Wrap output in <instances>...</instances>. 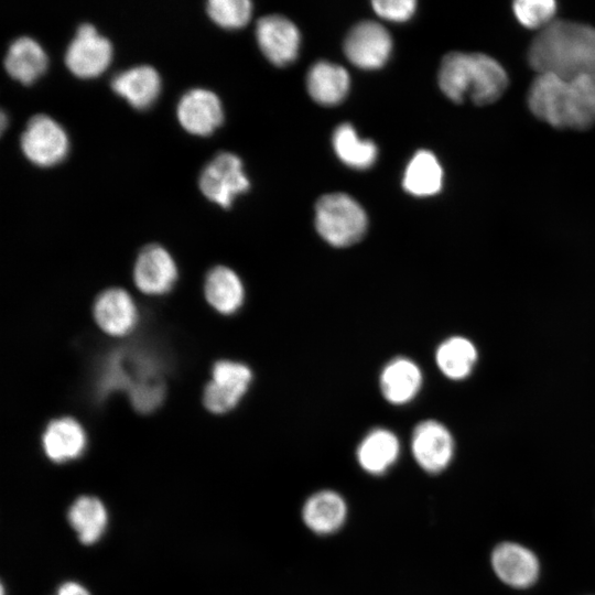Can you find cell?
Wrapping results in <instances>:
<instances>
[{"mask_svg": "<svg viewBox=\"0 0 595 595\" xmlns=\"http://www.w3.org/2000/svg\"><path fill=\"white\" fill-rule=\"evenodd\" d=\"M212 378L204 389L203 402L209 412L223 414L238 404L251 382L252 374L245 364L219 360L213 366Z\"/></svg>", "mask_w": 595, "mask_h": 595, "instance_id": "cell-7", "label": "cell"}, {"mask_svg": "<svg viewBox=\"0 0 595 595\" xmlns=\"http://www.w3.org/2000/svg\"><path fill=\"white\" fill-rule=\"evenodd\" d=\"M391 47L390 34L374 21L356 24L344 42L347 58L357 67L365 69L381 67L389 58Z\"/></svg>", "mask_w": 595, "mask_h": 595, "instance_id": "cell-11", "label": "cell"}, {"mask_svg": "<svg viewBox=\"0 0 595 595\" xmlns=\"http://www.w3.org/2000/svg\"><path fill=\"white\" fill-rule=\"evenodd\" d=\"M306 85L309 94L316 102L334 106L346 97L349 75L342 66L321 61L309 71Z\"/></svg>", "mask_w": 595, "mask_h": 595, "instance_id": "cell-23", "label": "cell"}, {"mask_svg": "<svg viewBox=\"0 0 595 595\" xmlns=\"http://www.w3.org/2000/svg\"><path fill=\"white\" fill-rule=\"evenodd\" d=\"M399 453L398 437L386 429H375L359 443L356 457L365 472L382 475L396 463Z\"/></svg>", "mask_w": 595, "mask_h": 595, "instance_id": "cell-21", "label": "cell"}, {"mask_svg": "<svg viewBox=\"0 0 595 595\" xmlns=\"http://www.w3.org/2000/svg\"><path fill=\"white\" fill-rule=\"evenodd\" d=\"M439 85L455 102L469 99L476 105H487L502 95L508 76L501 65L487 55L453 52L442 60Z\"/></svg>", "mask_w": 595, "mask_h": 595, "instance_id": "cell-3", "label": "cell"}, {"mask_svg": "<svg viewBox=\"0 0 595 595\" xmlns=\"http://www.w3.org/2000/svg\"><path fill=\"white\" fill-rule=\"evenodd\" d=\"M177 118L186 131L199 136L209 134L223 122L221 102L213 91L193 88L180 99Z\"/></svg>", "mask_w": 595, "mask_h": 595, "instance_id": "cell-14", "label": "cell"}, {"mask_svg": "<svg viewBox=\"0 0 595 595\" xmlns=\"http://www.w3.org/2000/svg\"><path fill=\"white\" fill-rule=\"evenodd\" d=\"M333 145L337 156L348 166L367 169L377 159V147L371 140L359 139L349 123H342L333 134Z\"/></svg>", "mask_w": 595, "mask_h": 595, "instance_id": "cell-27", "label": "cell"}, {"mask_svg": "<svg viewBox=\"0 0 595 595\" xmlns=\"http://www.w3.org/2000/svg\"><path fill=\"white\" fill-rule=\"evenodd\" d=\"M443 171L435 155L426 150L418 151L409 162L402 185L415 196H430L440 192Z\"/></svg>", "mask_w": 595, "mask_h": 595, "instance_id": "cell-26", "label": "cell"}, {"mask_svg": "<svg viewBox=\"0 0 595 595\" xmlns=\"http://www.w3.org/2000/svg\"><path fill=\"white\" fill-rule=\"evenodd\" d=\"M528 102L538 118L553 127L589 128L595 123V74L569 79L539 74Z\"/></svg>", "mask_w": 595, "mask_h": 595, "instance_id": "cell-2", "label": "cell"}, {"mask_svg": "<svg viewBox=\"0 0 595 595\" xmlns=\"http://www.w3.org/2000/svg\"><path fill=\"white\" fill-rule=\"evenodd\" d=\"M177 279L176 264L162 246H145L134 263L133 280L137 288L149 295L165 294Z\"/></svg>", "mask_w": 595, "mask_h": 595, "instance_id": "cell-13", "label": "cell"}, {"mask_svg": "<svg viewBox=\"0 0 595 595\" xmlns=\"http://www.w3.org/2000/svg\"><path fill=\"white\" fill-rule=\"evenodd\" d=\"M112 57L109 40L90 23L78 26L65 52V64L78 77L89 78L101 74Z\"/></svg>", "mask_w": 595, "mask_h": 595, "instance_id": "cell-9", "label": "cell"}, {"mask_svg": "<svg viewBox=\"0 0 595 595\" xmlns=\"http://www.w3.org/2000/svg\"><path fill=\"white\" fill-rule=\"evenodd\" d=\"M45 456L55 464L79 458L87 447V435L82 424L73 418L52 420L42 434Z\"/></svg>", "mask_w": 595, "mask_h": 595, "instance_id": "cell-15", "label": "cell"}, {"mask_svg": "<svg viewBox=\"0 0 595 595\" xmlns=\"http://www.w3.org/2000/svg\"><path fill=\"white\" fill-rule=\"evenodd\" d=\"M422 374L412 360L398 357L390 360L380 375V389L392 404H404L411 401L420 390Z\"/></svg>", "mask_w": 595, "mask_h": 595, "instance_id": "cell-20", "label": "cell"}, {"mask_svg": "<svg viewBox=\"0 0 595 595\" xmlns=\"http://www.w3.org/2000/svg\"><path fill=\"white\" fill-rule=\"evenodd\" d=\"M111 88L134 108L144 109L156 99L161 79L152 66L139 65L113 76Z\"/></svg>", "mask_w": 595, "mask_h": 595, "instance_id": "cell-19", "label": "cell"}, {"mask_svg": "<svg viewBox=\"0 0 595 595\" xmlns=\"http://www.w3.org/2000/svg\"><path fill=\"white\" fill-rule=\"evenodd\" d=\"M6 126V113L1 112V129L3 130Z\"/></svg>", "mask_w": 595, "mask_h": 595, "instance_id": "cell-32", "label": "cell"}, {"mask_svg": "<svg viewBox=\"0 0 595 595\" xmlns=\"http://www.w3.org/2000/svg\"><path fill=\"white\" fill-rule=\"evenodd\" d=\"M411 452L424 472L440 474L450 466L454 457V437L443 423L424 420L413 430Z\"/></svg>", "mask_w": 595, "mask_h": 595, "instance_id": "cell-10", "label": "cell"}, {"mask_svg": "<svg viewBox=\"0 0 595 595\" xmlns=\"http://www.w3.org/2000/svg\"><path fill=\"white\" fill-rule=\"evenodd\" d=\"M315 227L329 245L348 247L363 238L367 229V216L349 195L326 194L315 205Z\"/></svg>", "mask_w": 595, "mask_h": 595, "instance_id": "cell-4", "label": "cell"}, {"mask_svg": "<svg viewBox=\"0 0 595 595\" xmlns=\"http://www.w3.org/2000/svg\"><path fill=\"white\" fill-rule=\"evenodd\" d=\"M513 11L522 25L542 30L553 22L556 3L552 0H518Z\"/></svg>", "mask_w": 595, "mask_h": 595, "instance_id": "cell-29", "label": "cell"}, {"mask_svg": "<svg viewBox=\"0 0 595 595\" xmlns=\"http://www.w3.org/2000/svg\"><path fill=\"white\" fill-rule=\"evenodd\" d=\"M490 565L504 584L516 589L530 588L539 581L541 573L537 554L513 541H504L494 547Z\"/></svg>", "mask_w": 595, "mask_h": 595, "instance_id": "cell-8", "label": "cell"}, {"mask_svg": "<svg viewBox=\"0 0 595 595\" xmlns=\"http://www.w3.org/2000/svg\"><path fill=\"white\" fill-rule=\"evenodd\" d=\"M21 149L36 165L51 166L61 162L68 152V138L64 129L47 115H35L21 134Z\"/></svg>", "mask_w": 595, "mask_h": 595, "instance_id": "cell-5", "label": "cell"}, {"mask_svg": "<svg viewBox=\"0 0 595 595\" xmlns=\"http://www.w3.org/2000/svg\"><path fill=\"white\" fill-rule=\"evenodd\" d=\"M199 188L212 202L230 207L234 198L249 188L241 160L230 153H218L202 171Z\"/></svg>", "mask_w": 595, "mask_h": 595, "instance_id": "cell-6", "label": "cell"}, {"mask_svg": "<svg viewBox=\"0 0 595 595\" xmlns=\"http://www.w3.org/2000/svg\"><path fill=\"white\" fill-rule=\"evenodd\" d=\"M478 360L475 344L464 336H451L443 340L436 351L435 361L441 372L448 379H466Z\"/></svg>", "mask_w": 595, "mask_h": 595, "instance_id": "cell-25", "label": "cell"}, {"mask_svg": "<svg viewBox=\"0 0 595 595\" xmlns=\"http://www.w3.org/2000/svg\"><path fill=\"white\" fill-rule=\"evenodd\" d=\"M210 19L227 29H238L247 24L252 4L248 0H209L206 7Z\"/></svg>", "mask_w": 595, "mask_h": 595, "instance_id": "cell-28", "label": "cell"}, {"mask_svg": "<svg viewBox=\"0 0 595 595\" xmlns=\"http://www.w3.org/2000/svg\"><path fill=\"white\" fill-rule=\"evenodd\" d=\"M256 35L263 55L274 65L292 63L299 53L300 32L295 24L282 15L259 19Z\"/></svg>", "mask_w": 595, "mask_h": 595, "instance_id": "cell-12", "label": "cell"}, {"mask_svg": "<svg viewBox=\"0 0 595 595\" xmlns=\"http://www.w3.org/2000/svg\"><path fill=\"white\" fill-rule=\"evenodd\" d=\"M347 517V505L335 490L323 489L311 495L302 507L305 526L316 534H332L342 528Z\"/></svg>", "mask_w": 595, "mask_h": 595, "instance_id": "cell-18", "label": "cell"}, {"mask_svg": "<svg viewBox=\"0 0 595 595\" xmlns=\"http://www.w3.org/2000/svg\"><path fill=\"white\" fill-rule=\"evenodd\" d=\"M66 519L82 544L94 545L108 529L109 512L97 496L80 495L68 507Z\"/></svg>", "mask_w": 595, "mask_h": 595, "instance_id": "cell-17", "label": "cell"}, {"mask_svg": "<svg viewBox=\"0 0 595 595\" xmlns=\"http://www.w3.org/2000/svg\"><path fill=\"white\" fill-rule=\"evenodd\" d=\"M375 12L390 21L402 22L411 18L415 11L413 0H375L372 1Z\"/></svg>", "mask_w": 595, "mask_h": 595, "instance_id": "cell-30", "label": "cell"}, {"mask_svg": "<svg viewBox=\"0 0 595 595\" xmlns=\"http://www.w3.org/2000/svg\"><path fill=\"white\" fill-rule=\"evenodd\" d=\"M529 63L539 74L575 78L595 74V29L570 21H553L533 39Z\"/></svg>", "mask_w": 595, "mask_h": 595, "instance_id": "cell-1", "label": "cell"}, {"mask_svg": "<svg viewBox=\"0 0 595 595\" xmlns=\"http://www.w3.org/2000/svg\"><path fill=\"white\" fill-rule=\"evenodd\" d=\"M93 312L97 325L111 336L129 334L138 321L132 298L119 288L101 292L95 301Z\"/></svg>", "mask_w": 595, "mask_h": 595, "instance_id": "cell-16", "label": "cell"}, {"mask_svg": "<svg viewBox=\"0 0 595 595\" xmlns=\"http://www.w3.org/2000/svg\"><path fill=\"white\" fill-rule=\"evenodd\" d=\"M204 293L207 302L225 315L237 312L245 299V290L239 277L225 266H217L207 273Z\"/></svg>", "mask_w": 595, "mask_h": 595, "instance_id": "cell-24", "label": "cell"}, {"mask_svg": "<svg viewBox=\"0 0 595 595\" xmlns=\"http://www.w3.org/2000/svg\"><path fill=\"white\" fill-rule=\"evenodd\" d=\"M47 66L42 46L30 36H20L9 46L4 57L8 74L24 85L33 83Z\"/></svg>", "mask_w": 595, "mask_h": 595, "instance_id": "cell-22", "label": "cell"}, {"mask_svg": "<svg viewBox=\"0 0 595 595\" xmlns=\"http://www.w3.org/2000/svg\"><path fill=\"white\" fill-rule=\"evenodd\" d=\"M53 595H91V593L82 583L71 580L61 583Z\"/></svg>", "mask_w": 595, "mask_h": 595, "instance_id": "cell-31", "label": "cell"}]
</instances>
